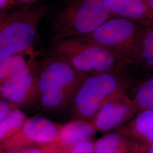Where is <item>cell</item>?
<instances>
[{
    "label": "cell",
    "mask_w": 153,
    "mask_h": 153,
    "mask_svg": "<svg viewBox=\"0 0 153 153\" xmlns=\"http://www.w3.org/2000/svg\"><path fill=\"white\" fill-rule=\"evenodd\" d=\"M88 75L76 69L65 59L52 55L38 65V103L47 112L70 107L77 90Z\"/></svg>",
    "instance_id": "cell-1"
},
{
    "label": "cell",
    "mask_w": 153,
    "mask_h": 153,
    "mask_svg": "<svg viewBox=\"0 0 153 153\" xmlns=\"http://www.w3.org/2000/svg\"><path fill=\"white\" fill-rule=\"evenodd\" d=\"M53 55L65 59L86 75L123 71L128 65L108 49L83 37L55 39Z\"/></svg>",
    "instance_id": "cell-2"
},
{
    "label": "cell",
    "mask_w": 153,
    "mask_h": 153,
    "mask_svg": "<svg viewBox=\"0 0 153 153\" xmlns=\"http://www.w3.org/2000/svg\"><path fill=\"white\" fill-rule=\"evenodd\" d=\"M131 83L124 71L88 76L73 99L71 109L76 119L91 121L109 99L126 92Z\"/></svg>",
    "instance_id": "cell-3"
},
{
    "label": "cell",
    "mask_w": 153,
    "mask_h": 153,
    "mask_svg": "<svg viewBox=\"0 0 153 153\" xmlns=\"http://www.w3.org/2000/svg\"><path fill=\"white\" fill-rule=\"evenodd\" d=\"M145 27L131 20L113 16L83 38L108 49L128 66L138 65Z\"/></svg>",
    "instance_id": "cell-4"
},
{
    "label": "cell",
    "mask_w": 153,
    "mask_h": 153,
    "mask_svg": "<svg viewBox=\"0 0 153 153\" xmlns=\"http://www.w3.org/2000/svg\"><path fill=\"white\" fill-rule=\"evenodd\" d=\"M114 16L102 0H67L52 26L55 39L83 37Z\"/></svg>",
    "instance_id": "cell-5"
},
{
    "label": "cell",
    "mask_w": 153,
    "mask_h": 153,
    "mask_svg": "<svg viewBox=\"0 0 153 153\" xmlns=\"http://www.w3.org/2000/svg\"><path fill=\"white\" fill-rule=\"evenodd\" d=\"M44 6H25L9 13L0 26V60L33 48Z\"/></svg>",
    "instance_id": "cell-6"
},
{
    "label": "cell",
    "mask_w": 153,
    "mask_h": 153,
    "mask_svg": "<svg viewBox=\"0 0 153 153\" xmlns=\"http://www.w3.org/2000/svg\"><path fill=\"white\" fill-rule=\"evenodd\" d=\"M60 126L40 115L27 117L15 134L0 143V149L40 147L48 145L56 140Z\"/></svg>",
    "instance_id": "cell-7"
},
{
    "label": "cell",
    "mask_w": 153,
    "mask_h": 153,
    "mask_svg": "<svg viewBox=\"0 0 153 153\" xmlns=\"http://www.w3.org/2000/svg\"><path fill=\"white\" fill-rule=\"evenodd\" d=\"M138 112L131 97L123 92L107 101L91 122L96 131L108 133L126 124Z\"/></svg>",
    "instance_id": "cell-8"
},
{
    "label": "cell",
    "mask_w": 153,
    "mask_h": 153,
    "mask_svg": "<svg viewBox=\"0 0 153 153\" xmlns=\"http://www.w3.org/2000/svg\"><path fill=\"white\" fill-rule=\"evenodd\" d=\"M38 65L27 74L0 85V98L18 107L38 103Z\"/></svg>",
    "instance_id": "cell-9"
},
{
    "label": "cell",
    "mask_w": 153,
    "mask_h": 153,
    "mask_svg": "<svg viewBox=\"0 0 153 153\" xmlns=\"http://www.w3.org/2000/svg\"><path fill=\"white\" fill-rule=\"evenodd\" d=\"M96 131L90 121L75 119L61 125L55 142L46 145L48 153H57L80 142L92 140Z\"/></svg>",
    "instance_id": "cell-10"
},
{
    "label": "cell",
    "mask_w": 153,
    "mask_h": 153,
    "mask_svg": "<svg viewBox=\"0 0 153 153\" xmlns=\"http://www.w3.org/2000/svg\"><path fill=\"white\" fill-rule=\"evenodd\" d=\"M110 13L143 27L153 25V16L145 0H102Z\"/></svg>",
    "instance_id": "cell-11"
},
{
    "label": "cell",
    "mask_w": 153,
    "mask_h": 153,
    "mask_svg": "<svg viewBox=\"0 0 153 153\" xmlns=\"http://www.w3.org/2000/svg\"><path fill=\"white\" fill-rule=\"evenodd\" d=\"M138 148L121 126L94 141V153H138Z\"/></svg>",
    "instance_id": "cell-12"
},
{
    "label": "cell",
    "mask_w": 153,
    "mask_h": 153,
    "mask_svg": "<svg viewBox=\"0 0 153 153\" xmlns=\"http://www.w3.org/2000/svg\"><path fill=\"white\" fill-rule=\"evenodd\" d=\"M33 48L0 60V85L33 71L38 64Z\"/></svg>",
    "instance_id": "cell-13"
},
{
    "label": "cell",
    "mask_w": 153,
    "mask_h": 153,
    "mask_svg": "<svg viewBox=\"0 0 153 153\" xmlns=\"http://www.w3.org/2000/svg\"><path fill=\"white\" fill-rule=\"evenodd\" d=\"M138 145L153 143V109L139 111L131 120L122 126Z\"/></svg>",
    "instance_id": "cell-14"
},
{
    "label": "cell",
    "mask_w": 153,
    "mask_h": 153,
    "mask_svg": "<svg viewBox=\"0 0 153 153\" xmlns=\"http://www.w3.org/2000/svg\"><path fill=\"white\" fill-rule=\"evenodd\" d=\"M25 113L15 107L5 118L0 122V143L15 134L27 119Z\"/></svg>",
    "instance_id": "cell-15"
},
{
    "label": "cell",
    "mask_w": 153,
    "mask_h": 153,
    "mask_svg": "<svg viewBox=\"0 0 153 153\" xmlns=\"http://www.w3.org/2000/svg\"><path fill=\"white\" fill-rule=\"evenodd\" d=\"M131 98L138 112L153 109V74L137 85Z\"/></svg>",
    "instance_id": "cell-16"
},
{
    "label": "cell",
    "mask_w": 153,
    "mask_h": 153,
    "mask_svg": "<svg viewBox=\"0 0 153 153\" xmlns=\"http://www.w3.org/2000/svg\"><path fill=\"white\" fill-rule=\"evenodd\" d=\"M138 65H142L146 71H153V25L143 29Z\"/></svg>",
    "instance_id": "cell-17"
},
{
    "label": "cell",
    "mask_w": 153,
    "mask_h": 153,
    "mask_svg": "<svg viewBox=\"0 0 153 153\" xmlns=\"http://www.w3.org/2000/svg\"><path fill=\"white\" fill-rule=\"evenodd\" d=\"M94 143L92 140H88L57 153H94Z\"/></svg>",
    "instance_id": "cell-18"
},
{
    "label": "cell",
    "mask_w": 153,
    "mask_h": 153,
    "mask_svg": "<svg viewBox=\"0 0 153 153\" xmlns=\"http://www.w3.org/2000/svg\"><path fill=\"white\" fill-rule=\"evenodd\" d=\"M0 153H48L45 146L1 149Z\"/></svg>",
    "instance_id": "cell-19"
},
{
    "label": "cell",
    "mask_w": 153,
    "mask_h": 153,
    "mask_svg": "<svg viewBox=\"0 0 153 153\" xmlns=\"http://www.w3.org/2000/svg\"><path fill=\"white\" fill-rule=\"evenodd\" d=\"M15 106L4 99L0 98V122L3 120Z\"/></svg>",
    "instance_id": "cell-20"
},
{
    "label": "cell",
    "mask_w": 153,
    "mask_h": 153,
    "mask_svg": "<svg viewBox=\"0 0 153 153\" xmlns=\"http://www.w3.org/2000/svg\"><path fill=\"white\" fill-rule=\"evenodd\" d=\"M16 0H0V11H6V9L15 4Z\"/></svg>",
    "instance_id": "cell-21"
},
{
    "label": "cell",
    "mask_w": 153,
    "mask_h": 153,
    "mask_svg": "<svg viewBox=\"0 0 153 153\" xmlns=\"http://www.w3.org/2000/svg\"><path fill=\"white\" fill-rule=\"evenodd\" d=\"M138 153H153V143L147 145H139Z\"/></svg>",
    "instance_id": "cell-22"
},
{
    "label": "cell",
    "mask_w": 153,
    "mask_h": 153,
    "mask_svg": "<svg viewBox=\"0 0 153 153\" xmlns=\"http://www.w3.org/2000/svg\"><path fill=\"white\" fill-rule=\"evenodd\" d=\"M9 13H7L6 11H0V26L5 20L6 17L7 16Z\"/></svg>",
    "instance_id": "cell-23"
},
{
    "label": "cell",
    "mask_w": 153,
    "mask_h": 153,
    "mask_svg": "<svg viewBox=\"0 0 153 153\" xmlns=\"http://www.w3.org/2000/svg\"><path fill=\"white\" fill-rule=\"evenodd\" d=\"M145 1L153 16V0H145Z\"/></svg>",
    "instance_id": "cell-24"
},
{
    "label": "cell",
    "mask_w": 153,
    "mask_h": 153,
    "mask_svg": "<svg viewBox=\"0 0 153 153\" xmlns=\"http://www.w3.org/2000/svg\"><path fill=\"white\" fill-rule=\"evenodd\" d=\"M18 2H19L21 4H30L33 3L34 2H36L38 0H16Z\"/></svg>",
    "instance_id": "cell-25"
}]
</instances>
